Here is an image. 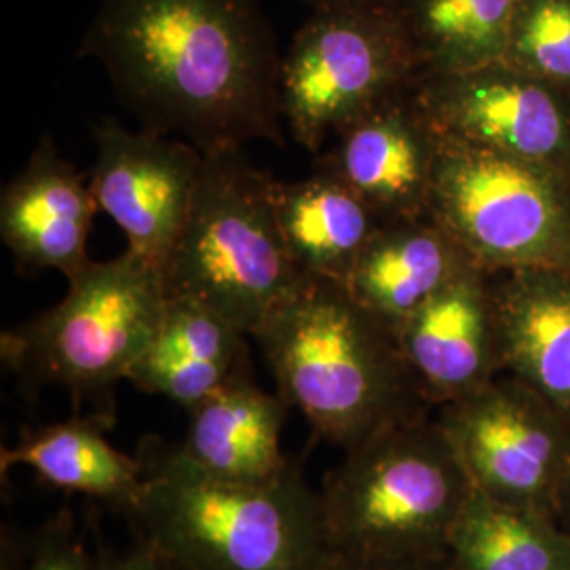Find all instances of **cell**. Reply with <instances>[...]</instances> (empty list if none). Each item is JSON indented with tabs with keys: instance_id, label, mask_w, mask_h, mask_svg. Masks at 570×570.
Masks as SVG:
<instances>
[{
	"instance_id": "cell-1",
	"label": "cell",
	"mask_w": 570,
	"mask_h": 570,
	"mask_svg": "<svg viewBox=\"0 0 570 570\" xmlns=\"http://www.w3.org/2000/svg\"><path fill=\"white\" fill-rule=\"evenodd\" d=\"M79 58L102 63L146 131L204 153L285 144L282 60L258 0H102Z\"/></svg>"
},
{
	"instance_id": "cell-2",
	"label": "cell",
	"mask_w": 570,
	"mask_h": 570,
	"mask_svg": "<svg viewBox=\"0 0 570 570\" xmlns=\"http://www.w3.org/2000/svg\"><path fill=\"white\" fill-rule=\"evenodd\" d=\"M142 490L125 515L136 539L180 570H322L330 558L320 492L298 461L271 480H226L180 444L148 438Z\"/></svg>"
},
{
	"instance_id": "cell-3",
	"label": "cell",
	"mask_w": 570,
	"mask_h": 570,
	"mask_svg": "<svg viewBox=\"0 0 570 570\" xmlns=\"http://www.w3.org/2000/svg\"><path fill=\"white\" fill-rule=\"evenodd\" d=\"M277 393L317 438L351 450L433 407L416 385L397 334L343 284L306 275L252 336Z\"/></svg>"
},
{
	"instance_id": "cell-4",
	"label": "cell",
	"mask_w": 570,
	"mask_h": 570,
	"mask_svg": "<svg viewBox=\"0 0 570 570\" xmlns=\"http://www.w3.org/2000/svg\"><path fill=\"white\" fill-rule=\"evenodd\" d=\"M317 492L330 553L406 560L446 553L473 487L429 412L345 450Z\"/></svg>"
},
{
	"instance_id": "cell-5",
	"label": "cell",
	"mask_w": 570,
	"mask_h": 570,
	"mask_svg": "<svg viewBox=\"0 0 570 570\" xmlns=\"http://www.w3.org/2000/svg\"><path fill=\"white\" fill-rule=\"evenodd\" d=\"M167 298L164 273L138 254L91 261L58 305L2 332V364L23 389L61 387L112 423L115 387L150 345Z\"/></svg>"
},
{
	"instance_id": "cell-6",
	"label": "cell",
	"mask_w": 570,
	"mask_h": 570,
	"mask_svg": "<svg viewBox=\"0 0 570 570\" xmlns=\"http://www.w3.org/2000/svg\"><path fill=\"white\" fill-rule=\"evenodd\" d=\"M275 183L244 148L205 153L195 204L164 268L169 296L209 306L247 336L306 279L285 247Z\"/></svg>"
},
{
	"instance_id": "cell-7",
	"label": "cell",
	"mask_w": 570,
	"mask_h": 570,
	"mask_svg": "<svg viewBox=\"0 0 570 570\" xmlns=\"http://www.w3.org/2000/svg\"><path fill=\"white\" fill-rule=\"evenodd\" d=\"M428 216L484 271L570 266V176L438 136Z\"/></svg>"
},
{
	"instance_id": "cell-8",
	"label": "cell",
	"mask_w": 570,
	"mask_h": 570,
	"mask_svg": "<svg viewBox=\"0 0 570 570\" xmlns=\"http://www.w3.org/2000/svg\"><path fill=\"white\" fill-rule=\"evenodd\" d=\"M419 79L406 35L387 7L313 11L282 60V115L296 142L320 155L327 138L404 98Z\"/></svg>"
},
{
	"instance_id": "cell-9",
	"label": "cell",
	"mask_w": 570,
	"mask_h": 570,
	"mask_svg": "<svg viewBox=\"0 0 570 570\" xmlns=\"http://www.w3.org/2000/svg\"><path fill=\"white\" fill-rule=\"evenodd\" d=\"M433 412L473 490L553 515L570 463L564 412L505 372Z\"/></svg>"
},
{
	"instance_id": "cell-10",
	"label": "cell",
	"mask_w": 570,
	"mask_h": 570,
	"mask_svg": "<svg viewBox=\"0 0 570 570\" xmlns=\"http://www.w3.org/2000/svg\"><path fill=\"white\" fill-rule=\"evenodd\" d=\"M412 102L440 138L570 176V91L511 61L423 77L412 87Z\"/></svg>"
},
{
	"instance_id": "cell-11",
	"label": "cell",
	"mask_w": 570,
	"mask_h": 570,
	"mask_svg": "<svg viewBox=\"0 0 570 570\" xmlns=\"http://www.w3.org/2000/svg\"><path fill=\"white\" fill-rule=\"evenodd\" d=\"M91 190L129 244V252L164 273L195 204L205 153L155 131H129L117 119L94 129Z\"/></svg>"
},
{
	"instance_id": "cell-12",
	"label": "cell",
	"mask_w": 570,
	"mask_h": 570,
	"mask_svg": "<svg viewBox=\"0 0 570 570\" xmlns=\"http://www.w3.org/2000/svg\"><path fill=\"white\" fill-rule=\"evenodd\" d=\"M407 367L429 406L482 387L503 372L489 273L463 266L397 330Z\"/></svg>"
},
{
	"instance_id": "cell-13",
	"label": "cell",
	"mask_w": 570,
	"mask_h": 570,
	"mask_svg": "<svg viewBox=\"0 0 570 570\" xmlns=\"http://www.w3.org/2000/svg\"><path fill=\"white\" fill-rule=\"evenodd\" d=\"M435 148L410 91L351 122L315 167L345 183L385 225L428 216Z\"/></svg>"
},
{
	"instance_id": "cell-14",
	"label": "cell",
	"mask_w": 570,
	"mask_h": 570,
	"mask_svg": "<svg viewBox=\"0 0 570 570\" xmlns=\"http://www.w3.org/2000/svg\"><path fill=\"white\" fill-rule=\"evenodd\" d=\"M100 205L85 176L45 136L0 197V237L21 275L58 271L66 279L89 265L87 239Z\"/></svg>"
},
{
	"instance_id": "cell-15",
	"label": "cell",
	"mask_w": 570,
	"mask_h": 570,
	"mask_svg": "<svg viewBox=\"0 0 570 570\" xmlns=\"http://www.w3.org/2000/svg\"><path fill=\"white\" fill-rule=\"evenodd\" d=\"M487 273L503 372L570 419V266Z\"/></svg>"
},
{
	"instance_id": "cell-16",
	"label": "cell",
	"mask_w": 570,
	"mask_h": 570,
	"mask_svg": "<svg viewBox=\"0 0 570 570\" xmlns=\"http://www.w3.org/2000/svg\"><path fill=\"white\" fill-rule=\"evenodd\" d=\"M245 332L190 298L169 296L161 324L127 381L186 412L252 372Z\"/></svg>"
},
{
	"instance_id": "cell-17",
	"label": "cell",
	"mask_w": 570,
	"mask_h": 570,
	"mask_svg": "<svg viewBox=\"0 0 570 570\" xmlns=\"http://www.w3.org/2000/svg\"><path fill=\"white\" fill-rule=\"evenodd\" d=\"M473 263L429 216L381 226L346 277V292L395 334Z\"/></svg>"
},
{
	"instance_id": "cell-18",
	"label": "cell",
	"mask_w": 570,
	"mask_h": 570,
	"mask_svg": "<svg viewBox=\"0 0 570 570\" xmlns=\"http://www.w3.org/2000/svg\"><path fill=\"white\" fill-rule=\"evenodd\" d=\"M289 404L258 387L247 372L188 412L184 452L199 468L226 480L261 482L282 473L292 459L282 450Z\"/></svg>"
},
{
	"instance_id": "cell-19",
	"label": "cell",
	"mask_w": 570,
	"mask_h": 570,
	"mask_svg": "<svg viewBox=\"0 0 570 570\" xmlns=\"http://www.w3.org/2000/svg\"><path fill=\"white\" fill-rule=\"evenodd\" d=\"M275 214L298 271L338 284L383 226L360 195L317 167L305 180L275 183Z\"/></svg>"
},
{
	"instance_id": "cell-20",
	"label": "cell",
	"mask_w": 570,
	"mask_h": 570,
	"mask_svg": "<svg viewBox=\"0 0 570 570\" xmlns=\"http://www.w3.org/2000/svg\"><path fill=\"white\" fill-rule=\"evenodd\" d=\"M98 416L72 419L30 431L20 444L2 450V471L28 468L53 489L104 501L127 515L142 490V461L115 449Z\"/></svg>"
},
{
	"instance_id": "cell-21",
	"label": "cell",
	"mask_w": 570,
	"mask_h": 570,
	"mask_svg": "<svg viewBox=\"0 0 570 570\" xmlns=\"http://www.w3.org/2000/svg\"><path fill=\"white\" fill-rule=\"evenodd\" d=\"M452 570H570V532L548 511L473 490L450 530Z\"/></svg>"
},
{
	"instance_id": "cell-22",
	"label": "cell",
	"mask_w": 570,
	"mask_h": 570,
	"mask_svg": "<svg viewBox=\"0 0 570 570\" xmlns=\"http://www.w3.org/2000/svg\"><path fill=\"white\" fill-rule=\"evenodd\" d=\"M520 0H389L421 79L505 60Z\"/></svg>"
},
{
	"instance_id": "cell-23",
	"label": "cell",
	"mask_w": 570,
	"mask_h": 570,
	"mask_svg": "<svg viewBox=\"0 0 570 570\" xmlns=\"http://www.w3.org/2000/svg\"><path fill=\"white\" fill-rule=\"evenodd\" d=\"M505 60L570 91V0H520Z\"/></svg>"
},
{
	"instance_id": "cell-24",
	"label": "cell",
	"mask_w": 570,
	"mask_h": 570,
	"mask_svg": "<svg viewBox=\"0 0 570 570\" xmlns=\"http://www.w3.org/2000/svg\"><path fill=\"white\" fill-rule=\"evenodd\" d=\"M87 550L70 513L61 511L37 529L2 539V570H91Z\"/></svg>"
},
{
	"instance_id": "cell-25",
	"label": "cell",
	"mask_w": 570,
	"mask_h": 570,
	"mask_svg": "<svg viewBox=\"0 0 570 570\" xmlns=\"http://www.w3.org/2000/svg\"><path fill=\"white\" fill-rule=\"evenodd\" d=\"M91 570H165L164 560L140 539L122 551H96Z\"/></svg>"
},
{
	"instance_id": "cell-26",
	"label": "cell",
	"mask_w": 570,
	"mask_h": 570,
	"mask_svg": "<svg viewBox=\"0 0 570 570\" xmlns=\"http://www.w3.org/2000/svg\"><path fill=\"white\" fill-rule=\"evenodd\" d=\"M322 570H452L449 556L406 558V560H355L330 553Z\"/></svg>"
},
{
	"instance_id": "cell-27",
	"label": "cell",
	"mask_w": 570,
	"mask_h": 570,
	"mask_svg": "<svg viewBox=\"0 0 570 570\" xmlns=\"http://www.w3.org/2000/svg\"><path fill=\"white\" fill-rule=\"evenodd\" d=\"M553 520H556L562 529H567L570 532V463L567 473H564L560 492H558V499H556Z\"/></svg>"
},
{
	"instance_id": "cell-28",
	"label": "cell",
	"mask_w": 570,
	"mask_h": 570,
	"mask_svg": "<svg viewBox=\"0 0 570 570\" xmlns=\"http://www.w3.org/2000/svg\"><path fill=\"white\" fill-rule=\"evenodd\" d=\"M313 11L341 9V7H385L389 0H303Z\"/></svg>"
},
{
	"instance_id": "cell-29",
	"label": "cell",
	"mask_w": 570,
	"mask_h": 570,
	"mask_svg": "<svg viewBox=\"0 0 570 570\" xmlns=\"http://www.w3.org/2000/svg\"><path fill=\"white\" fill-rule=\"evenodd\" d=\"M165 564V562H164ZM165 570H180V569H174V567H169V564H165Z\"/></svg>"
}]
</instances>
